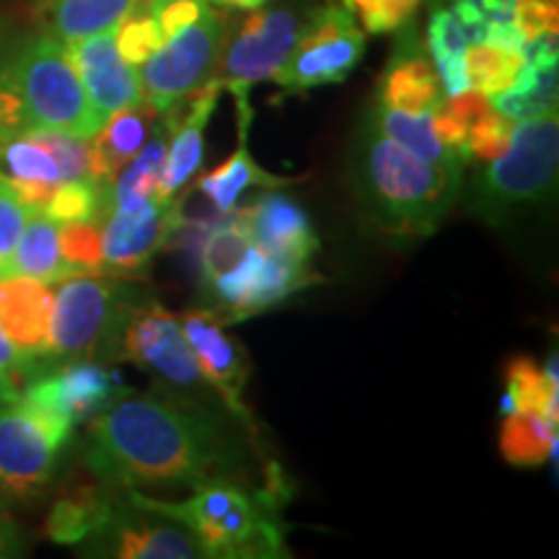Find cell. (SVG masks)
<instances>
[{
	"instance_id": "cell-1",
	"label": "cell",
	"mask_w": 559,
	"mask_h": 559,
	"mask_svg": "<svg viewBox=\"0 0 559 559\" xmlns=\"http://www.w3.org/2000/svg\"><path fill=\"white\" fill-rule=\"evenodd\" d=\"M241 419L223 407L160 389L124 394L88 419L86 466L115 489L194 492L213 481H249L254 451Z\"/></svg>"
},
{
	"instance_id": "cell-2",
	"label": "cell",
	"mask_w": 559,
	"mask_h": 559,
	"mask_svg": "<svg viewBox=\"0 0 559 559\" xmlns=\"http://www.w3.org/2000/svg\"><path fill=\"white\" fill-rule=\"evenodd\" d=\"M47 128L94 138L104 128L66 45L52 34L0 26V138Z\"/></svg>"
},
{
	"instance_id": "cell-3",
	"label": "cell",
	"mask_w": 559,
	"mask_h": 559,
	"mask_svg": "<svg viewBox=\"0 0 559 559\" xmlns=\"http://www.w3.org/2000/svg\"><path fill=\"white\" fill-rule=\"evenodd\" d=\"M349 166L362 213L391 239L436 234L461 192V177L412 156L368 120L355 138Z\"/></svg>"
},
{
	"instance_id": "cell-4",
	"label": "cell",
	"mask_w": 559,
	"mask_h": 559,
	"mask_svg": "<svg viewBox=\"0 0 559 559\" xmlns=\"http://www.w3.org/2000/svg\"><path fill=\"white\" fill-rule=\"evenodd\" d=\"M140 506L179 521L207 559H277L288 557V526L283 523V492L280 474L260 487L247 481H213L185 500H160L148 492L124 489Z\"/></svg>"
},
{
	"instance_id": "cell-5",
	"label": "cell",
	"mask_w": 559,
	"mask_h": 559,
	"mask_svg": "<svg viewBox=\"0 0 559 559\" xmlns=\"http://www.w3.org/2000/svg\"><path fill=\"white\" fill-rule=\"evenodd\" d=\"M559 166L557 109L519 120L508 148L474 179L469 207L487 223H502L555 198Z\"/></svg>"
},
{
	"instance_id": "cell-6",
	"label": "cell",
	"mask_w": 559,
	"mask_h": 559,
	"mask_svg": "<svg viewBox=\"0 0 559 559\" xmlns=\"http://www.w3.org/2000/svg\"><path fill=\"white\" fill-rule=\"evenodd\" d=\"M102 358L135 362L171 394L223 404L202 376L179 319L156 300L140 298L124 309Z\"/></svg>"
},
{
	"instance_id": "cell-7",
	"label": "cell",
	"mask_w": 559,
	"mask_h": 559,
	"mask_svg": "<svg viewBox=\"0 0 559 559\" xmlns=\"http://www.w3.org/2000/svg\"><path fill=\"white\" fill-rule=\"evenodd\" d=\"M140 298V288L130 280L102 277L94 272L62 280L52 298L47 366L102 358L117 321Z\"/></svg>"
},
{
	"instance_id": "cell-8",
	"label": "cell",
	"mask_w": 559,
	"mask_h": 559,
	"mask_svg": "<svg viewBox=\"0 0 559 559\" xmlns=\"http://www.w3.org/2000/svg\"><path fill=\"white\" fill-rule=\"evenodd\" d=\"M226 37V19L213 11V5L194 24L171 34L140 70L143 102L158 115L185 104L192 91L213 79Z\"/></svg>"
},
{
	"instance_id": "cell-9",
	"label": "cell",
	"mask_w": 559,
	"mask_h": 559,
	"mask_svg": "<svg viewBox=\"0 0 559 559\" xmlns=\"http://www.w3.org/2000/svg\"><path fill=\"white\" fill-rule=\"evenodd\" d=\"M366 55V37L347 3H326L300 26L298 41L272 81L288 94L342 83Z\"/></svg>"
},
{
	"instance_id": "cell-10",
	"label": "cell",
	"mask_w": 559,
	"mask_h": 559,
	"mask_svg": "<svg viewBox=\"0 0 559 559\" xmlns=\"http://www.w3.org/2000/svg\"><path fill=\"white\" fill-rule=\"evenodd\" d=\"M79 547L81 557L99 559H207L179 521L140 506L124 489H117L109 515Z\"/></svg>"
},
{
	"instance_id": "cell-11",
	"label": "cell",
	"mask_w": 559,
	"mask_h": 559,
	"mask_svg": "<svg viewBox=\"0 0 559 559\" xmlns=\"http://www.w3.org/2000/svg\"><path fill=\"white\" fill-rule=\"evenodd\" d=\"M304 21L293 9L257 11L243 21L234 41L223 45L221 70L215 79L230 88L241 109V135L247 138L249 124V88L260 81H270L296 47Z\"/></svg>"
},
{
	"instance_id": "cell-12",
	"label": "cell",
	"mask_w": 559,
	"mask_h": 559,
	"mask_svg": "<svg viewBox=\"0 0 559 559\" xmlns=\"http://www.w3.org/2000/svg\"><path fill=\"white\" fill-rule=\"evenodd\" d=\"M313 283H319V277L309 270V264L277 260L251 247L234 270L205 285L210 298L207 309L230 324L267 311Z\"/></svg>"
},
{
	"instance_id": "cell-13",
	"label": "cell",
	"mask_w": 559,
	"mask_h": 559,
	"mask_svg": "<svg viewBox=\"0 0 559 559\" xmlns=\"http://www.w3.org/2000/svg\"><path fill=\"white\" fill-rule=\"evenodd\" d=\"M124 394H130V389L122 386V381L94 358L70 360L39 370L19 391L21 400L55 412L70 425L88 423Z\"/></svg>"
},
{
	"instance_id": "cell-14",
	"label": "cell",
	"mask_w": 559,
	"mask_h": 559,
	"mask_svg": "<svg viewBox=\"0 0 559 559\" xmlns=\"http://www.w3.org/2000/svg\"><path fill=\"white\" fill-rule=\"evenodd\" d=\"M60 451L19 400L0 404V500L32 502L52 485Z\"/></svg>"
},
{
	"instance_id": "cell-15",
	"label": "cell",
	"mask_w": 559,
	"mask_h": 559,
	"mask_svg": "<svg viewBox=\"0 0 559 559\" xmlns=\"http://www.w3.org/2000/svg\"><path fill=\"white\" fill-rule=\"evenodd\" d=\"M179 324L202 376H205L210 389L218 394L223 407L239 417L241 423H249V409L243 407V389H247L251 370L247 349L239 340L223 332L226 321L210 309L187 311L179 319Z\"/></svg>"
},
{
	"instance_id": "cell-16",
	"label": "cell",
	"mask_w": 559,
	"mask_h": 559,
	"mask_svg": "<svg viewBox=\"0 0 559 559\" xmlns=\"http://www.w3.org/2000/svg\"><path fill=\"white\" fill-rule=\"evenodd\" d=\"M66 50L86 91V99L102 122L117 111L143 104L140 70L122 60L115 45V29L70 41Z\"/></svg>"
},
{
	"instance_id": "cell-17",
	"label": "cell",
	"mask_w": 559,
	"mask_h": 559,
	"mask_svg": "<svg viewBox=\"0 0 559 559\" xmlns=\"http://www.w3.org/2000/svg\"><path fill=\"white\" fill-rule=\"evenodd\" d=\"M171 200L153 198L132 210H109L102 228L104 270L135 275L156 257L169 236Z\"/></svg>"
},
{
	"instance_id": "cell-18",
	"label": "cell",
	"mask_w": 559,
	"mask_h": 559,
	"mask_svg": "<svg viewBox=\"0 0 559 559\" xmlns=\"http://www.w3.org/2000/svg\"><path fill=\"white\" fill-rule=\"evenodd\" d=\"M243 226L251 243L277 260L309 264L321 247L309 213L283 192L262 194L243 210Z\"/></svg>"
},
{
	"instance_id": "cell-19",
	"label": "cell",
	"mask_w": 559,
	"mask_h": 559,
	"mask_svg": "<svg viewBox=\"0 0 559 559\" xmlns=\"http://www.w3.org/2000/svg\"><path fill=\"white\" fill-rule=\"evenodd\" d=\"M394 52L383 70L376 102L383 107L409 111V115H432L443 104V88L432 68V60L425 58V47L419 41L415 26L404 24L400 29Z\"/></svg>"
},
{
	"instance_id": "cell-20",
	"label": "cell",
	"mask_w": 559,
	"mask_h": 559,
	"mask_svg": "<svg viewBox=\"0 0 559 559\" xmlns=\"http://www.w3.org/2000/svg\"><path fill=\"white\" fill-rule=\"evenodd\" d=\"M52 285L41 280L11 275L0 280V330L29 358L47 366V340H50Z\"/></svg>"
},
{
	"instance_id": "cell-21",
	"label": "cell",
	"mask_w": 559,
	"mask_h": 559,
	"mask_svg": "<svg viewBox=\"0 0 559 559\" xmlns=\"http://www.w3.org/2000/svg\"><path fill=\"white\" fill-rule=\"evenodd\" d=\"M221 88V81L213 75L207 83H202L198 91L187 96L190 99L187 115H179V107L169 109L174 115V128L169 153H166V166L164 174H160L156 194L158 200H171L198 174L202 153H205V128L210 117H213L215 104H218Z\"/></svg>"
},
{
	"instance_id": "cell-22",
	"label": "cell",
	"mask_w": 559,
	"mask_h": 559,
	"mask_svg": "<svg viewBox=\"0 0 559 559\" xmlns=\"http://www.w3.org/2000/svg\"><path fill=\"white\" fill-rule=\"evenodd\" d=\"M158 111L151 104H138L111 115L104 128L88 140V179L115 181L124 166L143 148L148 128L156 124Z\"/></svg>"
},
{
	"instance_id": "cell-23",
	"label": "cell",
	"mask_w": 559,
	"mask_h": 559,
	"mask_svg": "<svg viewBox=\"0 0 559 559\" xmlns=\"http://www.w3.org/2000/svg\"><path fill=\"white\" fill-rule=\"evenodd\" d=\"M135 3L138 0H37L34 16L41 32L70 45L91 34L117 29Z\"/></svg>"
},
{
	"instance_id": "cell-24",
	"label": "cell",
	"mask_w": 559,
	"mask_h": 559,
	"mask_svg": "<svg viewBox=\"0 0 559 559\" xmlns=\"http://www.w3.org/2000/svg\"><path fill=\"white\" fill-rule=\"evenodd\" d=\"M366 120L373 124L381 135L394 140L396 145H402L404 151H409L412 156H417L425 164L436 166V169L461 177L466 160L459 156L456 151H451L449 145H443L432 130V115H409V111L383 107L376 102L373 107L366 111Z\"/></svg>"
},
{
	"instance_id": "cell-25",
	"label": "cell",
	"mask_w": 559,
	"mask_h": 559,
	"mask_svg": "<svg viewBox=\"0 0 559 559\" xmlns=\"http://www.w3.org/2000/svg\"><path fill=\"white\" fill-rule=\"evenodd\" d=\"M115 495L117 489L107 487L99 479H96L94 485H79L68 489V492H62L60 498L52 502L50 513H47V536H50L55 544L79 547V544L86 542L88 536L102 526L104 519H107L111 502H115Z\"/></svg>"
},
{
	"instance_id": "cell-26",
	"label": "cell",
	"mask_w": 559,
	"mask_h": 559,
	"mask_svg": "<svg viewBox=\"0 0 559 559\" xmlns=\"http://www.w3.org/2000/svg\"><path fill=\"white\" fill-rule=\"evenodd\" d=\"M11 275H24L41 280V283L55 285L62 280L81 275L62 260L60 241H58V223L41 210H29L24 230H21L16 249L11 257Z\"/></svg>"
},
{
	"instance_id": "cell-27",
	"label": "cell",
	"mask_w": 559,
	"mask_h": 559,
	"mask_svg": "<svg viewBox=\"0 0 559 559\" xmlns=\"http://www.w3.org/2000/svg\"><path fill=\"white\" fill-rule=\"evenodd\" d=\"M164 117V124H158L153 138L148 143H143V148L138 151V156L117 174L115 185H109L111 210H132L158 194L160 174H164L166 153H169V138L174 128L171 111H166Z\"/></svg>"
},
{
	"instance_id": "cell-28",
	"label": "cell",
	"mask_w": 559,
	"mask_h": 559,
	"mask_svg": "<svg viewBox=\"0 0 559 559\" xmlns=\"http://www.w3.org/2000/svg\"><path fill=\"white\" fill-rule=\"evenodd\" d=\"M500 425V453L510 466L536 469L557 459V423L534 415V412H513L502 415Z\"/></svg>"
},
{
	"instance_id": "cell-29",
	"label": "cell",
	"mask_w": 559,
	"mask_h": 559,
	"mask_svg": "<svg viewBox=\"0 0 559 559\" xmlns=\"http://www.w3.org/2000/svg\"><path fill=\"white\" fill-rule=\"evenodd\" d=\"M280 185H285V179L264 171L262 166H257L254 158L249 156L247 140H243L241 148L236 151L226 164L218 166L215 171H210L207 177L200 181V192L213 202V207L218 210V213H230L249 187H280Z\"/></svg>"
},
{
	"instance_id": "cell-30",
	"label": "cell",
	"mask_w": 559,
	"mask_h": 559,
	"mask_svg": "<svg viewBox=\"0 0 559 559\" xmlns=\"http://www.w3.org/2000/svg\"><path fill=\"white\" fill-rule=\"evenodd\" d=\"M506 396H502V415L513 412H534L557 423L559 419V386L544 370L534 366L531 358H513L506 368Z\"/></svg>"
},
{
	"instance_id": "cell-31",
	"label": "cell",
	"mask_w": 559,
	"mask_h": 559,
	"mask_svg": "<svg viewBox=\"0 0 559 559\" xmlns=\"http://www.w3.org/2000/svg\"><path fill=\"white\" fill-rule=\"evenodd\" d=\"M464 68L472 88L481 91L485 96H498L519 81L523 52L508 50V47L492 45V41H477V45L466 47Z\"/></svg>"
},
{
	"instance_id": "cell-32",
	"label": "cell",
	"mask_w": 559,
	"mask_h": 559,
	"mask_svg": "<svg viewBox=\"0 0 559 559\" xmlns=\"http://www.w3.org/2000/svg\"><path fill=\"white\" fill-rule=\"evenodd\" d=\"M109 181L94 179H66L55 185L41 213L50 215L55 223L96 221L109 215Z\"/></svg>"
},
{
	"instance_id": "cell-33",
	"label": "cell",
	"mask_w": 559,
	"mask_h": 559,
	"mask_svg": "<svg viewBox=\"0 0 559 559\" xmlns=\"http://www.w3.org/2000/svg\"><path fill=\"white\" fill-rule=\"evenodd\" d=\"M0 164L5 166L11 179H29V181H50L58 185L60 169L50 156V151L41 148L26 135L0 138Z\"/></svg>"
},
{
	"instance_id": "cell-34",
	"label": "cell",
	"mask_w": 559,
	"mask_h": 559,
	"mask_svg": "<svg viewBox=\"0 0 559 559\" xmlns=\"http://www.w3.org/2000/svg\"><path fill=\"white\" fill-rule=\"evenodd\" d=\"M164 41V32H160L156 16L143 5V0H138L135 9H132L115 29L117 50H120L124 62H130V66L135 68L143 66Z\"/></svg>"
},
{
	"instance_id": "cell-35",
	"label": "cell",
	"mask_w": 559,
	"mask_h": 559,
	"mask_svg": "<svg viewBox=\"0 0 559 559\" xmlns=\"http://www.w3.org/2000/svg\"><path fill=\"white\" fill-rule=\"evenodd\" d=\"M60 254L70 267L79 272H102L104 249H102V226L96 221H73L58 223Z\"/></svg>"
},
{
	"instance_id": "cell-36",
	"label": "cell",
	"mask_w": 559,
	"mask_h": 559,
	"mask_svg": "<svg viewBox=\"0 0 559 559\" xmlns=\"http://www.w3.org/2000/svg\"><path fill=\"white\" fill-rule=\"evenodd\" d=\"M21 135L32 138L34 143H39L41 148L50 151L60 169V181L66 179H88V140L75 138L70 132L60 130H47V128H34L21 132Z\"/></svg>"
},
{
	"instance_id": "cell-37",
	"label": "cell",
	"mask_w": 559,
	"mask_h": 559,
	"mask_svg": "<svg viewBox=\"0 0 559 559\" xmlns=\"http://www.w3.org/2000/svg\"><path fill=\"white\" fill-rule=\"evenodd\" d=\"M423 0H347L368 34H391L409 24Z\"/></svg>"
},
{
	"instance_id": "cell-38",
	"label": "cell",
	"mask_w": 559,
	"mask_h": 559,
	"mask_svg": "<svg viewBox=\"0 0 559 559\" xmlns=\"http://www.w3.org/2000/svg\"><path fill=\"white\" fill-rule=\"evenodd\" d=\"M26 215H29V210L19 200V194L13 192L9 177L0 171V280L9 277L11 257L19 243L21 230H24Z\"/></svg>"
},
{
	"instance_id": "cell-39",
	"label": "cell",
	"mask_w": 559,
	"mask_h": 559,
	"mask_svg": "<svg viewBox=\"0 0 559 559\" xmlns=\"http://www.w3.org/2000/svg\"><path fill=\"white\" fill-rule=\"evenodd\" d=\"M510 130H513V122L492 109L487 117H481L477 124L466 130V156H469V160L498 158L508 148Z\"/></svg>"
},
{
	"instance_id": "cell-40",
	"label": "cell",
	"mask_w": 559,
	"mask_h": 559,
	"mask_svg": "<svg viewBox=\"0 0 559 559\" xmlns=\"http://www.w3.org/2000/svg\"><path fill=\"white\" fill-rule=\"evenodd\" d=\"M557 0H519L513 13V24L521 32L523 41L539 37V34L557 32Z\"/></svg>"
},
{
	"instance_id": "cell-41",
	"label": "cell",
	"mask_w": 559,
	"mask_h": 559,
	"mask_svg": "<svg viewBox=\"0 0 559 559\" xmlns=\"http://www.w3.org/2000/svg\"><path fill=\"white\" fill-rule=\"evenodd\" d=\"M0 370H3L9 379L16 383L19 391L24 386L26 381L32 379V376H37L39 370H45L39 360L29 358V355H24L21 349L13 347V342L5 337V332L0 330Z\"/></svg>"
},
{
	"instance_id": "cell-42",
	"label": "cell",
	"mask_w": 559,
	"mask_h": 559,
	"mask_svg": "<svg viewBox=\"0 0 559 559\" xmlns=\"http://www.w3.org/2000/svg\"><path fill=\"white\" fill-rule=\"evenodd\" d=\"M24 555H26V547H24V539H21L19 526L3 513V510H0V559L24 557Z\"/></svg>"
},
{
	"instance_id": "cell-43",
	"label": "cell",
	"mask_w": 559,
	"mask_h": 559,
	"mask_svg": "<svg viewBox=\"0 0 559 559\" xmlns=\"http://www.w3.org/2000/svg\"><path fill=\"white\" fill-rule=\"evenodd\" d=\"M210 3L223 5V9H241V11H257L264 5V0H210Z\"/></svg>"
},
{
	"instance_id": "cell-44",
	"label": "cell",
	"mask_w": 559,
	"mask_h": 559,
	"mask_svg": "<svg viewBox=\"0 0 559 559\" xmlns=\"http://www.w3.org/2000/svg\"><path fill=\"white\" fill-rule=\"evenodd\" d=\"M16 396H19V386L3 373V370H0V404L16 400Z\"/></svg>"
},
{
	"instance_id": "cell-45",
	"label": "cell",
	"mask_w": 559,
	"mask_h": 559,
	"mask_svg": "<svg viewBox=\"0 0 559 559\" xmlns=\"http://www.w3.org/2000/svg\"><path fill=\"white\" fill-rule=\"evenodd\" d=\"M0 510H3V500H0Z\"/></svg>"
}]
</instances>
